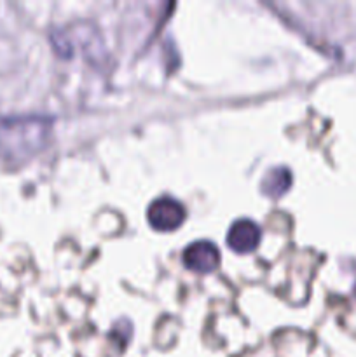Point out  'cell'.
Listing matches in <instances>:
<instances>
[{"label": "cell", "mask_w": 356, "mask_h": 357, "mask_svg": "<svg viewBox=\"0 0 356 357\" xmlns=\"http://www.w3.org/2000/svg\"><path fill=\"white\" fill-rule=\"evenodd\" d=\"M49 124L42 119H13L0 126V155L7 162H23L42 149Z\"/></svg>", "instance_id": "obj_1"}, {"label": "cell", "mask_w": 356, "mask_h": 357, "mask_svg": "<svg viewBox=\"0 0 356 357\" xmlns=\"http://www.w3.org/2000/svg\"><path fill=\"white\" fill-rule=\"evenodd\" d=\"M185 216H187V213H185L184 206L170 197H161L154 201L147 211L150 227L154 230H159V232L177 230L184 223Z\"/></svg>", "instance_id": "obj_2"}, {"label": "cell", "mask_w": 356, "mask_h": 357, "mask_svg": "<svg viewBox=\"0 0 356 357\" xmlns=\"http://www.w3.org/2000/svg\"><path fill=\"white\" fill-rule=\"evenodd\" d=\"M184 264L188 271L198 274H209L220 265V251L209 241H198L185 248Z\"/></svg>", "instance_id": "obj_3"}, {"label": "cell", "mask_w": 356, "mask_h": 357, "mask_svg": "<svg viewBox=\"0 0 356 357\" xmlns=\"http://www.w3.org/2000/svg\"><path fill=\"white\" fill-rule=\"evenodd\" d=\"M260 229L250 220H237L227 232V244L239 255L251 253L260 244Z\"/></svg>", "instance_id": "obj_4"}, {"label": "cell", "mask_w": 356, "mask_h": 357, "mask_svg": "<svg viewBox=\"0 0 356 357\" xmlns=\"http://www.w3.org/2000/svg\"><path fill=\"white\" fill-rule=\"evenodd\" d=\"M290 187H292V173H290L286 167H274V169H271L264 176L260 190L264 192L267 197L276 199L285 195Z\"/></svg>", "instance_id": "obj_5"}, {"label": "cell", "mask_w": 356, "mask_h": 357, "mask_svg": "<svg viewBox=\"0 0 356 357\" xmlns=\"http://www.w3.org/2000/svg\"><path fill=\"white\" fill-rule=\"evenodd\" d=\"M355 296H356V284H355Z\"/></svg>", "instance_id": "obj_6"}]
</instances>
